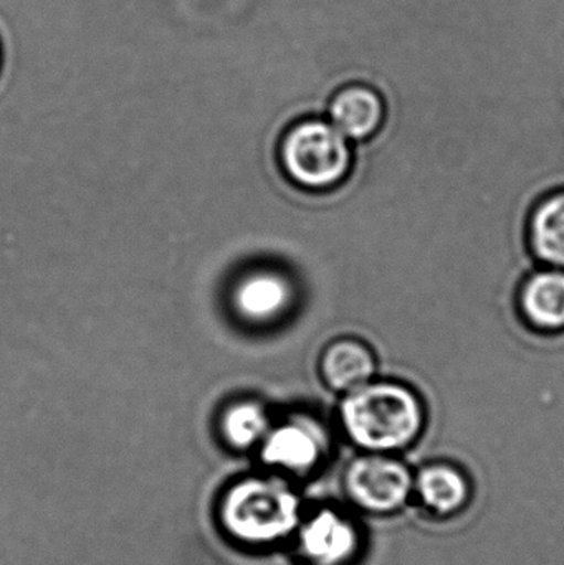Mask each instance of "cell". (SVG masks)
Segmentation results:
<instances>
[{
    "mask_svg": "<svg viewBox=\"0 0 564 565\" xmlns=\"http://www.w3.org/2000/svg\"><path fill=\"white\" fill-rule=\"evenodd\" d=\"M270 430L267 414L254 402H242L225 412L221 431L225 441L235 450H247L262 444Z\"/></svg>",
    "mask_w": 564,
    "mask_h": 565,
    "instance_id": "cell-13",
    "label": "cell"
},
{
    "mask_svg": "<svg viewBox=\"0 0 564 565\" xmlns=\"http://www.w3.org/2000/svg\"><path fill=\"white\" fill-rule=\"evenodd\" d=\"M347 136L334 125L308 121L297 126L284 142L288 175L305 188H330L350 168Z\"/></svg>",
    "mask_w": 564,
    "mask_h": 565,
    "instance_id": "cell-3",
    "label": "cell"
},
{
    "mask_svg": "<svg viewBox=\"0 0 564 565\" xmlns=\"http://www.w3.org/2000/svg\"><path fill=\"white\" fill-rule=\"evenodd\" d=\"M341 420L351 440L370 451H393L409 445L423 428V408L413 391L400 384H364L341 405Z\"/></svg>",
    "mask_w": 564,
    "mask_h": 565,
    "instance_id": "cell-2",
    "label": "cell"
},
{
    "mask_svg": "<svg viewBox=\"0 0 564 565\" xmlns=\"http://www.w3.org/2000/svg\"><path fill=\"white\" fill-rule=\"evenodd\" d=\"M219 524L235 543L274 546L297 533L301 501L297 491L277 477H247L222 493Z\"/></svg>",
    "mask_w": 564,
    "mask_h": 565,
    "instance_id": "cell-1",
    "label": "cell"
},
{
    "mask_svg": "<svg viewBox=\"0 0 564 565\" xmlns=\"http://www.w3.org/2000/svg\"><path fill=\"white\" fill-rule=\"evenodd\" d=\"M298 553L311 565H344L357 554L360 537L348 518L318 511L297 530Z\"/></svg>",
    "mask_w": 564,
    "mask_h": 565,
    "instance_id": "cell-5",
    "label": "cell"
},
{
    "mask_svg": "<svg viewBox=\"0 0 564 565\" xmlns=\"http://www.w3.org/2000/svg\"><path fill=\"white\" fill-rule=\"evenodd\" d=\"M416 484L427 508L443 516L457 513L469 501V481L450 465H430L424 468Z\"/></svg>",
    "mask_w": 564,
    "mask_h": 565,
    "instance_id": "cell-10",
    "label": "cell"
},
{
    "mask_svg": "<svg viewBox=\"0 0 564 565\" xmlns=\"http://www.w3.org/2000/svg\"><path fill=\"white\" fill-rule=\"evenodd\" d=\"M348 497L371 513L400 510L413 490V477L403 461L366 455L351 461L344 473Z\"/></svg>",
    "mask_w": 564,
    "mask_h": 565,
    "instance_id": "cell-4",
    "label": "cell"
},
{
    "mask_svg": "<svg viewBox=\"0 0 564 565\" xmlns=\"http://www.w3.org/2000/svg\"><path fill=\"white\" fill-rule=\"evenodd\" d=\"M290 288L284 278L272 274L255 275L242 281L235 292V305L251 319H270L284 311Z\"/></svg>",
    "mask_w": 564,
    "mask_h": 565,
    "instance_id": "cell-11",
    "label": "cell"
},
{
    "mask_svg": "<svg viewBox=\"0 0 564 565\" xmlns=\"http://www.w3.org/2000/svg\"><path fill=\"white\" fill-rule=\"evenodd\" d=\"M323 431L308 420H291L272 428L262 440V461L268 467L304 475L313 470L324 455Z\"/></svg>",
    "mask_w": 564,
    "mask_h": 565,
    "instance_id": "cell-6",
    "label": "cell"
},
{
    "mask_svg": "<svg viewBox=\"0 0 564 565\" xmlns=\"http://www.w3.org/2000/svg\"><path fill=\"white\" fill-rule=\"evenodd\" d=\"M522 306L526 318L539 328H564V271L533 275L523 288Z\"/></svg>",
    "mask_w": 564,
    "mask_h": 565,
    "instance_id": "cell-9",
    "label": "cell"
},
{
    "mask_svg": "<svg viewBox=\"0 0 564 565\" xmlns=\"http://www.w3.org/2000/svg\"><path fill=\"white\" fill-rule=\"evenodd\" d=\"M532 242L543 262L564 267V194L540 205L532 222Z\"/></svg>",
    "mask_w": 564,
    "mask_h": 565,
    "instance_id": "cell-12",
    "label": "cell"
},
{
    "mask_svg": "<svg viewBox=\"0 0 564 565\" xmlns=\"http://www.w3.org/2000/svg\"><path fill=\"white\" fill-rule=\"evenodd\" d=\"M330 115L347 138L364 139L374 135L383 122V98L370 86H348L334 96Z\"/></svg>",
    "mask_w": 564,
    "mask_h": 565,
    "instance_id": "cell-7",
    "label": "cell"
},
{
    "mask_svg": "<svg viewBox=\"0 0 564 565\" xmlns=\"http://www.w3.org/2000/svg\"><path fill=\"white\" fill-rule=\"evenodd\" d=\"M321 369L330 387L354 391L373 377L376 364L366 345L357 341H340L327 349Z\"/></svg>",
    "mask_w": 564,
    "mask_h": 565,
    "instance_id": "cell-8",
    "label": "cell"
}]
</instances>
